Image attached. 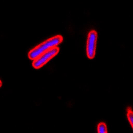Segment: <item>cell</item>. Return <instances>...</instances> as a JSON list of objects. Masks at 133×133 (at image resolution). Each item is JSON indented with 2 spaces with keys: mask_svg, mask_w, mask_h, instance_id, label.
Returning <instances> with one entry per match:
<instances>
[{
  "mask_svg": "<svg viewBox=\"0 0 133 133\" xmlns=\"http://www.w3.org/2000/svg\"><path fill=\"white\" fill-rule=\"evenodd\" d=\"M63 40V38L60 35L49 38V39L46 40L44 42L41 43V44L32 49L28 53V57L31 60L34 61L41 55L48 51L49 50L57 47L59 44L61 43Z\"/></svg>",
  "mask_w": 133,
  "mask_h": 133,
  "instance_id": "1",
  "label": "cell"
},
{
  "mask_svg": "<svg viewBox=\"0 0 133 133\" xmlns=\"http://www.w3.org/2000/svg\"><path fill=\"white\" fill-rule=\"evenodd\" d=\"M59 48L58 47H54L51 49L49 50L48 51L44 53L38 57L36 59L33 61V66L36 69H40L45 65L48 61H49L54 57H55L59 52Z\"/></svg>",
  "mask_w": 133,
  "mask_h": 133,
  "instance_id": "2",
  "label": "cell"
},
{
  "mask_svg": "<svg viewBox=\"0 0 133 133\" xmlns=\"http://www.w3.org/2000/svg\"><path fill=\"white\" fill-rule=\"evenodd\" d=\"M97 32L92 30L89 33L87 43V55L88 58L92 59L95 56L96 47H97Z\"/></svg>",
  "mask_w": 133,
  "mask_h": 133,
  "instance_id": "3",
  "label": "cell"
},
{
  "mask_svg": "<svg viewBox=\"0 0 133 133\" xmlns=\"http://www.w3.org/2000/svg\"><path fill=\"white\" fill-rule=\"evenodd\" d=\"M98 133H108L107 127L104 123H100L97 127Z\"/></svg>",
  "mask_w": 133,
  "mask_h": 133,
  "instance_id": "4",
  "label": "cell"
},
{
  "mask_svg": "<svg viewBox=\"0 0 133 133\" xmlns=\"http://www.w3.org/2000/svg\"><path fill=\"white\" fill-rule=\"evenodd\" d=\"M127 118H128V120L130 122V124H131L133 129V111L130 107L127 109Z\"/></svg>",
  "mask_w": 133,
  "mask_h": 133,
  "instance_id": "5",
  "label": "cell"
}]
</instances>
